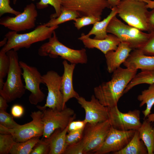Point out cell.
<instances>
[{"label": "cell", "mask_w": 154, "mask_h": 154, "mask_svg": "<svg viewBox=\"0 0 154 154\" xmlns=\"http://www.w3.org/2000/svg\"><path fill=\"white\" fill-rule=\"evenodd\" d=\"M137 71L119 67L113 72L110 81L104 82L94 88V96L105 107L111 108L117 106L125 88Z\"/></svg>", "instance_id": "obj_1"}, {"label": "cell", "mask_w": 154, "mask_h": 154, "mask_svg": "<svg viewBox=\"0 0 154 154\" xmlns=\"http://www.w3.org/2000/svg\"><path fill=\"white\" fill-rule=\"evenodd\" d=\"M58 27V25L48 27L44 24L28 33L19 34L16 31H9L5 35L7 42L1 49L7 52L11 50L17 51L21 48H29L34 43L49 39Z\"/></svg>", "instance_id": "obj_2"}, {"label": "cell", "mask_w": 154, "mask_h": 154, "mask_svg": "<svg viewBox=\"0 0 154 154\" xmlns=\"http://www.w3.org/2000/svg\"><path fill=\"white\" fill-rule=\"evenodd\" d=\"M7 53L10 58V66L6 80L2 89L0 90V95L9 103L21 98L26 89L21 79L22 69L17 51L11 50Z\"/></svg>", "instance_id": "obj_3"}, {"label": "cell", "mask_w": 154, "mask_h": 154, "mask_svg": "<svg viewBox=\"0 0 154 154\" xmlns=\"http://www.w3.org/2000/svg\"><path fill=\"white\" fill-rule=\"evenodd\" d=\"M48 39V42L38 48V52L40 56H48L53 58L60 56L71 63L76 64L87 63L88 58L85 49L74 50L66 46L59 40L55 31Z\"/></svg>", "instance_id": "obj_4"}, {"label": "cell", "mask_w": 154, "mask_h": 154, "mask_svg": "<svg viewBox=\"0 0 154 154\" xmlns=\"http://www.w3.org/2000/svg\"><path fill=\"white\" fill-rule=\"evenodd\" d=\"M146 5L144 1L121 0L116 6L117 15L129 25L149 33Z\"/></svg>", "instance_id": "obj_5"}, {"label": "cell", "mask_w": 154, "mask_h": 154, "mask_svg": "<svg viewBox=\"0 0 154 154\" xmlns=\"http://www.w3.org/2000/svg\"><path fill=\"white\" fill-rule=\"evenodd\" d=\"M107 33L117 37L121 42L128 44L133 50L142 47L147 41L149 33L126 25L114 16L110 21L106 29Z\"/></svg>", "instance_id": "obj_6"}, {"label": "cell", "mask_w": 154, "mask_h": 154, "mask_svg": "<svg viewBox=\"0 0 154 154\" xmlns=\"http://www.w3.org/2000/svg\"><path fill=\"white\" fill-rule=\"evenodd\" d=\"M39 110L43 112L44 130L42 136L44 138L48 137L57 129L64 130L75 118L74 110L66 106L61 110L48 108Z\"/></svg>", "instance_id": "obj_7"}, {"label": "cell", "mask_w": 154, "mask_h": 154, "mask_svg": "<svg viewBox=\"0 0 154 154\" xmlns=\"http://www.w3.org/2000/svg\"><path fill=\"white\" fill-rule=\"evenodd\" d=\"M42 115V111L40 110L31 112L30 116L32 121L21 125L16 129H9L0 125V133L11 135L17 142L25 141L33 137L42 136L44 130Z\"/></svg>", "instance_id": "obj_8"}, {"label": "cell", "mask_w": 154, "mask_h": 154, "mask_svg": "<svg viewBox=\"0 0 154 154\" xmlns=\"http://www.w3.org/2000/svg\"><path fill=\"white\" fill-rule=\"evenodd\" d=\"M111 126L108 120L96 123L86 124L82 139L84 145V154L94 153L101 147Z\"/></svg>", "instance_id": "obj_9"}, {"label": "cell", "mask_w": 154, "mask_h": 154, "mask_svg": "<svg viewBox=\"0 0 154 154\" xmlns=\"http://www.w3.org/2000/svg\"><path fill=\"white\" fill-rule=\"evenodd\" d=\"M43 84H45L48 93L46 102L43 106H37L39 110L46 108L59 110L63 109V97L61 91L62 76L51 70L42 75Z\"/></svg>", "instance_id": "obj_10"}, {"label": "cell", "mask_w": 154, "mask_h": 154, "mask_svg": "<svg viewBox=\"0 0 154 154\" xmlns=\"http://www.w3.org/2000/svg\"><path fill=\"white\" fill-rule=\"evenodd\" d=\"M19 64L23 71L22 76L25 83V88L31 92L29 101L31 104L37 105L42 102L45 97L40 88V84H43L42 75L36 67L21 61H19Z\"/></svg>", "instance_id": "obj_11"}, {"label": "cell", "mask_w": 154, "mask_h": 154, "mask_svg": "<svg viewBox=\"0 0 154 154\" xmlns=\"http://www.w3.org/2000/svg\"><path fill=\"white\" fill-rule=\"evenodd\" d=\"M61 7L76 11L80 17L91 16L101 19L103 10L112 7L107 0H61Z\"/></svg>", "instance_id": "obj_12"}, {"label": "cell", "mask_w": 154, "mask_h": 154, "mask_svg": "<svg viewBox=\"0 0 154 154\" xmlns=\"http://www.w3.org/2000/svg\"><path fill=\"white\" fill-rule=\"evenodd\" d=\"M108 108V120L113 128L123 131L137 130L141 126L139 110L135 109L123 113L119 110L117 106Z\"/></svg>", "instance_id": "obj_13"}, {"label": "cell", "mask_w": 154, "mask_h": 154, "mask_svg": "<svg viewBox=\"0 0 154 154\" xmlns=\"http://www.w3.org/2000/svg\"><path fill=\"white\" fill-rule=\"evenodd\" d=\"M36 6L33 3L27 5L23 11L14 17H4L0 20V24L11 31L19 32L34 28L38 16Z\"/></svg>", "instance_id": "obj_14"}, {"label": "cell", "mask_w": 154, "mask_h": 154, "mask_svg": "<svg viewBox=\"0 0 154 154\" xmlns=\"http://www.w3.org/2000/svg\"><path fill=\"white\" fill-rule=\"evenodd\" d=\"M136 131H121L111 126L104 142L94 154H106L112 152L114 154L121 150L132 138Z\"/></svg>", "instance_id": "obj_15"}, {"label": "cell", "mask_w": 154, "mask_h": 154, "mask_svg": "<svg viewBox=\"0 0 154 154\" xmlns=\"http://www.w3.org/2000/svg\"><path fill=\"white\" fill-rule=\"evenodd\" d=\"M76 99L85 111L84 120L87 123L95 124L108 120V108L101 104L94 95L92 96L90 101L80 96Z\"/></svg>", "instance_id": "obj_16"}, {"label": "cell", "mask_w": 154, "mask_h": 154, "mask_svg": "<svg viewBox=\"0 0 154 154\" xmlns=\"http://www.w3.org/2000/svg\"><path fill=\"white\" fill-rule=\"evenodd\" d=\"M84 34L82 33L78 39L82 42L85 47L89 49L96 48L104 54L109 51L116 50L121 42L117 37L111 34L103 39L91 38L85 37Z\"/></svg>", "instance_id": "obj_17"}, {"label": "cell", "mask_w": 154, "mask_h": 154, "mask_svg": "<svg viewBox=\"0 0 154 154\" xmlns=\"http://www.w3.org/2000/svg\"><path fill=\"white\" fill-rule=\"evenodd\" d=\"M67 61L64 60L62 64L64 68L63 74L62 76L61 91L63 97V107L66 106V103L70 99H76L80 96L74 89L73 84V75L76 64H68Z\"/></svg>", "instance_id": "obj_18"}, {"label": "cell", "mask_w": 154, "mask_h": 154, "mask_svg": "<svg viewBox=\"0 0 154 154\" xmlns=\"http://www.w3.org/2000/svg\"><path fill=\"white\" fill-rule=\"evenodd\" d=\"M132 50L129 44L121 42L115 50H111L105 54L107 70L109 73H112L120 67L129 56Z\"/></svg>", "instance_id": "obj_19"}, {"label": "cell", "mask_w": 154, "mask_h": 154, "mask_svg": "<svg viewBox=\"0 0 154 154\" xmlns=\"http://www.w3.org/2000/svg\"><path fill=\"white\" fill-rule=\"evenodd\" d=\"M133 50L123 63L126 68L134 70H154V56L144 55L139 49Z\"/></svg>", "instance_id": "obj_20"}, {"label": "cell", "mask_w": 154, "mask_h": 154, "mask_svg": "<svg viewBox=\"0 0 154 154\" xmlns=\"http://www.w3.org/2000/svg\"><path fill=\"white\" fill-rule=\"evenodd\" d=\"M68 125L63 130L60 129L56 130L48 138L50 147L49 154H64L68 146L66 137Z\"/></svg>", "instance_id": "obj_21"}, {"label": "cell", "mask_w": 154, "mask_h": 154, "mask_svg": "<svg viewBox=\"0 0 154 154\" xmlns=\"http://www.w3.org/2000/svg\"><path fill=\"white\" fill-rule=\"evenodd\" d=\"M111 9L110 13L105 18L101 21L96 22L87 34H84L85 37H90L91 35H94L95 36L94 38L96 39H104L107 37L106 29L108 25L112 19L117 15L116 6Z\"/></svg>", "instance_id": "obj_22"}, {"label": "cell", "mask_w": 154, "mask_h": 154, "mask_svg": "<svg viewBox=\"0 0 154 154\" xmlns=\"http://www.w3.org/2000/svg\"><path fill=\"white\" fill-rule=\"evenodd\" d=\"M137 130L140 139L147 148L148 154H153V147L154 141V125L146 119L143 121Z\"/></svg>", "instance_id": "obj_23"}, {"label": "cell", "mask_w": 154, "mask_h": 154, "mask_svg": "<svg viewBox=\"0 0 154 154\" xmlns=\"http://www.w3.org/2000/svg\"><path fill=\"white\" fill-rule=\"evenodd\" d=\"M114 154H148L147 148L136 130L132 138L121 150Z\"/></svg>", "instance_id": "obj_24"}, {"label": "cell", "mask_w": 154, "mask_h": 154, "mask_svg": "<svg viewBox=\"0 0 154 154\" xmlns=\"http://www.w3.org/2000/svg\"><path fill=\"white\" fill-rule=\"evenodd\" d=\"M140 102L139 107H141L145 104V109L142 111L144 118L150 114L152 108L154 105V84L149 85L147 89L142 91L137 98Z\"/></svg>", "instance_id": "obj_25"}, {"label": "cell", "mask_w": 154, "mask_h": 154, "mask_svg": "<svg viewBox=\"0 0 154 154\" xmlns=\"http://www.w3.org/2000/svg\"><path fill=\"white\" fill-rule=\"evenodd\" d=\"M142 84H154V70H141L136 74L125 88L124 94L136 86Z\"/></svg>", "instance_id": "obj_26"}, {"label": "cell", "mask_w": 154, "mask_h": 154, "mask_svg": "<svg viewBox=\"0 0 154 154\" xmlns=\"http://www.w3.org/2000/svg\"><path fill=\"white\" fill-rule=\"evenodd\" d=\"M40 137L33 138L22 142H16L10 151L11 154H30L36 144L39 141Z\"/></svg>", "instance_id": "obj_27"}, {"label": "cell", "mask_w": 154, "mask_h": 154, "mask_svg": "<svg viewBox=\"0 0 154 154\" xmlns=\"http://www.w3.org/2000/svg\"><path fill=\"white\" fill-rule=\"evenodd\" d=\"M79 17H80V15L77 12L61 7V13L58 17L50 18L48 22L44 24L47 27H52L69 21L74 20Z\"/></svg>", "instance_id": "obj_28"}, {"label": "cell", "mask_w": 154, "mask_h": 154, "mask_svg": "<svg viewBox=\"0 0 154 154\" xmlns=\"http://www.w3.org/2000/svg\"><path fill=\"white\" fill-rule=\"evenodd\" d=\"M49 5L53 7L55 11V13L51 15L50 18L58 17L61 11V0H40L37 3L36 6L38 9H42L48 7Z\"/></svg>", "instance_id": "obj_29"}, {"label": "cell", "mask_w": 154, "mask_h": 154, "mask_svg": "<svg viewBox=\"0 0 154 154\" xmlns=\"http://www.w3.org/2000/svg\"><path fill=\"white\" fill-rule=\"evenodd\" d=\"M16 142L10 134H0V154H7L14 144Z\"/></svg>", "instance_id": "obj_30"}, {"label": "cell", "mask_w": 154, "mask_h": 154, "mask_svg": "<svg viewBox=\"0 0 154 154\" xmlns=\"http://www.w3.org/2000/svg\"><path fill=\"white\" fill-rule=\"evenodd\" d=\"M0 125L9 129H14L19 128L21 125L16 123L11 114L6 111L0 110Z\"/></svg>", "instance_id": "obj_31"}, {"label": "cell", "mask_w": 154, "mask_h": 154, "mask_svg": "<svg viewBox=\"0 0 154 154\" xmlns=\"http://www.w3.org/2000/svg\"><path fill=\"white\" fill-rule=\"evenodd\" d=\"M10 66V60L7 52L0 51V78H4L7 75Z\"/></svg>", "instance_id": "obj_32"}, {"label": "cell", "mask_w": 154, "mask_h": 154, "mask_svg": "<svg viewBox=\"0 0 154 154\" xmlns=\"http://www.w3.org/2000/svg\"><path fill=\"white\" fill-rule=\"evenodd\" d=\"M50 151L48 138L43 137L35 145L30 154H49Z\"/></svg>", "instance_id": "obj_33"}, {"label": "cell", "mask_w": 154, "mask_h": 154, "mask_svg": "<svg viewBox=\"0 0 154 154\" xmlns=\"http://www.w3.org/2000/svg\"><path fill=\"white\" fill-rule=\"evenodd\" d=\"M101 19L91 16H84L75 19L74 23L75 27L78 30L90 25L94 24Z\"/></svg>", "instance_id": "obj_34"}, {"label": "cell", "mask_w": 154, "mask_h": 154, "mask_svg": "<svg viewBox=\"0 0 154 154\" xmlns=\"http://www.w3.org/2000/svg\"><path fill=\"white\" fill-rule=\"evenodd\" d=\"M149 38L143 46L139 49L144 55L154 56V31H150Z\"/></svg>", "instance_id": "obj_35"}, {"label": "cell", "mask_w": 154, "mask_h": 154, "mask_svg": "<svg viewBox=\"0 0 154 154\" xmlns=\"http://www.w3.org/2000/svg\"><path fill=\"white\" fill-rule=\"evenodd\" d=\"M64 154H84V145L82 139L77 142L68 145Z\"/></svg>", "instance_id": "obj_36"}, {"label": "cell", "mask_w": 154, "mask_h": 154, "mask_svg": "<svg viewBox=\"0 0 154 154\" xmlns=\"http://www.w3.org/2000/svg\"><path fill=\"white\" fill-rule=\"evenodd\" d=\"M84 128L68 132L66 137V141L68 145L77 142L82 139Z\"/></svg>", "instance_id": "obj_37"}, {"label": "cell", "mask_w": 154, "mask_h": 154, "mask_svg": "<svg viewBox=\"0 0 154 154\" xmlns=\"http://www.w3.org/2000/svg\"><path fill=\"white\" fill-rule=\"evenodd\" d=\"M10 0H0V17L6 13L17 15L21 12L16 11L10 5Z\"/></svg>", "instance_id": "obj_38"}, {"label": "cell", "mask_w": 154, "mask_h": 154, "mask_svg": "<svg viewBox=\"0 0 154 154\" xmlns=\"http://www.w3.org/2000/svg\"><path fill=\"white\" fill-rule=\"evenodd\" d=\"M87 123L84 119L83 120H73L70 122L68 125V132L84 128Z\"/></svg>", "instance_id": "obj_39"}, {"label": "cell", "mask_w": 154, "mask_h": 154, "mask_svg": "<svg viewBox=\"0 0 154 154\" xmlns=\"http://www.w3.org/2000/svg\"><path fill=\"white\" fill-rule=\"evenodd\" d=\"M11 111V114L13 117L15 118H20L23 114L24 109L22 106L16 104L12 106Z\"/></svg>", "instance_id": "obj_40"}, {"label": "cell", "mask_w": 154, "mask_h": 154, "mask_svg": "<svg viewBox=\"0 0 154 154\" xmlns=\"http://www.w3.org/2000/svg\"><path fill=\"white\" fill-rule=\"evenodd\" d=\"M152 9L149 11L147 17V23L149 29V33L154 31V8Z\"/></svg>", "instance_id": "obj_41"}, {"label": "cell", "mask_w": 154, "mask_h": 154, "mask_svg": "<svg viewBox=\"0 0 154 154\" xmlns=\"http://www.w3.org/2000/svg\"><path fill=\"white\" fill-rule=\"evenodd\" d=\"M6 99L0 95V110L6 111L8 107Z\"/></svg>", "instance_id": "obj_42"}, {"label": "cell", "mask_w": 154, "mask_h": 154, "mask_svg": "<svg viewBox=\"0 0 154 154\" xmlns=\"http://www.w3.org/2000/svg\"><path fill=\"white\" fill-rule=\"evenodd\" d=\"M146 4V6L147 9H153L154 8V0H144Z\"/></svg>", "instance_id": "obj_43"}, {"label": "cell", "mask_w": 154, "mask_h": 154, "mask_svg": "<svg viewBox=\"0 0 154 154\" xmlns=\"http://www.w3.org/2000/svg\"><path fill=\"white\" fill-rule=\"evenodd\" d=\"M111 6L112 8L117 6L121 0H107Z\"/></svg>", "instance_id": "obj_44"}, {"label": "cell", "mask_w": 154, "mask_h": 154, "mask_svg": "<svg viewBox=\"0 0 154 154\" xmlns=\"http://www.w3.org/2000/svg\"><path fill=\"white\" fill-rule=\"evenodd\" d=\"M147 120L151 123L154 122V113L149 114L147 117Z\"/></svg>", "instance_id": "obj_45"}, {"label": "cell", "mask_w": 154, "mask_h": 154, "mask_svg": "<svg viewBox=\"0 0 154 154\" xmlns=\"http://www.w3.org/2000/svg\"><path fill=\"white\" fill-rule=\"evenodd\" d=\"M7 40V38L5 37L3 40L0 42V46H4L6 44Z\"/></svg>", "instance_id": "obj_46"}, {"label": "cell", "mask_w": 154, "mask_h": 154, "mask_svg": "<svg viewBox=\"0 0 154 154\" xmlns=\"http://www.w3.org/2000/svg\"><path fill=\"white\" fill-rule=\"evenodd\" d=\"M4 82L3 79L0 78V90L2 89Z\"/></svg>", "instance_id": "obj_47"}, {"label": "cell", "mask_w": 154, "mask_h": 154, "mask_svg": "<svg viewBox=\"0 0 154 154\" xmlns=\"http://www.w3.org/2000/svg\"><path fill=\"white\" fill-rule=\"evenodd\" d=\"M153 154H154V143H153Z\"/></svg>", "instance_id": "obj_48"}, {"label": "cell", "mask_w": 154, "mask_h": 154, "mask_svg": "<svg viewBox=\"0 0 154 154\" xmlns=\"http://www.w3.org/2000/svg\"><path fill=\"white\" fill-rule=\"evenodd\" d=\"M17 0H13V3L14 4H15L16 3Z\"/></svg>", "instance_id": "obj_49"}, {"label": "cell", "mask_w": 154, "mask_h": 154, "mask_svg": "<svg viewBox=\"0 0 154 154\" xmlns=\"http://www.w3.org/2000/svg\"><path fill=\"white\" fill-rule=\"evenodd\" d=\"M136 1H143L144 0H133Z\"/></svg>", "instance_id": "obj_50"}]
</instances>
